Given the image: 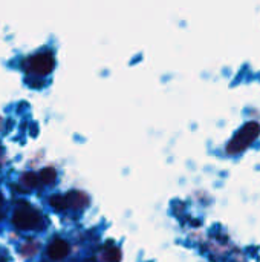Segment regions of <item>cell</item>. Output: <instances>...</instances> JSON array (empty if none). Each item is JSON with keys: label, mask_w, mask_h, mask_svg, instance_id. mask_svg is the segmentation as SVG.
I'll return each mask as SVG.
<instances>
[{"label": "cell", "mask_w": 260, "mask_h": 262, "mask_svg": "<svg viewBox=\"0 0 260 262\" xmlns=\"http://www.w3.org/2000/svg\"><path fill=\"white\" fill-rule=\"evenodd\" d=\"M259 132V124H257L256 121H248V123L236 134V137L233 138V141L228 144L227 150H228L230 154H239V152H242L244 149H247V147L251 144V141H254V140L257 138Z\"/></svg>", "instance_id": "6da1fadb"}, {"label": "cell", "mask_w": 260, "mask_h": 262, "mask_svg": "<svg viewBox=\"0 0 260 262\" xmlns=\"http://www.w3.org/2000/svg\"><path fill=\"white\" fill-rule=\"evenodd\" d=\"M40 215L35 213L34 210L31 209H18L15 213H14V218H12V223L15 227L21 229V230H31V229H35L38 224H40Z\"/></svg>", "instance_id": "7a4b0ae2"}, {"label": "cell", "mask_w": 260, "mask_h": 262, "mask_svg": "<svg viewBox=\"0 0 260 262\" xmlns=\"http://www.w3.org/2000/svg\"><path fill=\"white\" fill-rule=\"evenodd\" d=\"M49 203H51V206L54 207V209H57V210H63V209H66L69 204H67V200L64 198V196H60V195H55V196H52L51 200H49Z\"/></svg>", "instance_id": "8992f818"}, {"label": "cell", "mask_w": 260, "mask_h": 262, "mask_svg": "<svg viewBox=\"0 0 260 262\" xmlns=\"http://www.w3.org/2000/svg\"><path fill=\"white\" fill-rule=\"evenodd\" d=\"M106 259L107 262H120L121 261V253L118 249H113V250H109L106 253Z\"/></svg>", "instance_id": "ba28073f"}, {"label": "cell", "mask_w": 260, "mask_h": 262, "mask_svg": "<svg viewBox=\"0 0 260 262\" xmlns=\"http://www.w3.org/2000/svg\"><path fill=\"white\" fill-rule=\"evenodd\" d=\"M31 68L34 72L37 74H49L52 69H54V57L49 55V54H40V55H35L32 60H31Z\"/></svg>", "instance_id": "3957f363"}, {"label": "cell", "mask_w": 260, "mask_h": 262, "mask_svg": "<svg viewBox=\"0 0 260 262\" xmlns=\"http://www.w3.org/2000/svg\"><path fill=\"white\" fill-rule=\"evenodd\" d=\"M57 178V172L51 167H46L40 172V181L44 184H52Z\"/></svg>", "instance_id": "5b68a950"}, {"label": "cell", "mask_w": 260, "mask_h": 262, "mask_svg": "<svg viewBox=\"0 0 260 262\" xmlns=\"http://www.w3.org/2000/svg\"><path fill=\"white\" fill-rule=\"evenodd\" d=\"M23 184H26V187H35L37 184H38V177L35 175V173H32V172H28V173H25L23 175Z\"/></svg>", "instance_id": "52a82bcc"}, {"label": "cell", "mask_w": 260, "mask_h": 262, "mask_svg": "<svg viewBox=\"0 0 260 262\" xmlns=\"http://www.w3.org/2000/svg\"><path fill=\"white\" fill-rule=\"evenodd\" d=\"M48 253H49V256L52 259H63L69 253V246L63 239H55L49 246V252Z\"/></svg>", "instance_id": "277c9868"}]
</instances>
